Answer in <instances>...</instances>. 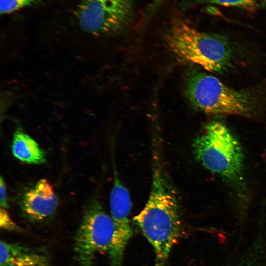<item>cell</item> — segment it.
I'll use <instances>...</instances> for the list:
<instances>
[{
  "instance_id": "obj_8",
  "label": "cell",
  "mask_w": 266,
  "mask_h": 266,
  "mask_svg": "<svg viewBox=\"0 0 266 266\" xmlns=\"http://www.w3.org/2000/svg\"><path fill=\"white\" fill-rule=\"evenodd\" d=\"M58 204L59 200L52 185L44 178L25 192L20 202L24 216L33 222H41L50 217Z\"/></svg>"
},
{
  "instance_id": "obj_4",
  "label": "cell",
  "mask_w": 266,
  "mask_h": 266,
  "mask_svg": "<svg viewBox=\"0 0 266 266\" xmlns=\"http://www.w3.org/2000/svg\"><path fill=\"white\" fill-rule=\"evenodd\" d=\"M185 93L194 106L209 114L250 116L256 104L249 93L233 89L217 77L198 71L187 77Z\"/></svg>"
},
{
  "instance_id": "obj_16",
  "label": "cell",
  "mask_w": 266,
  "mask_h": 266,
  "mask_svg": "<svg viewBox=\"0 0 266 266\" xmlns=\"http://www.w3.org/2000/svg\"><path fill=\"white\" fill-rule=\"evenodd\" d=\"M262 4L266 7V0H261Z\"/></svg>"
},
{
  "instance_id": "obj_3",
  "label": "cell",
  "mask_w": 266,
  "mask_h": 266,
  "mask_svg": "<svg viewBox=\"0 0 266 266\" xmlns=\"http://www.w3.org/2000/svg\"><path fill=\"white\" fill-rule=\"evenodd\" d=\"M168 49L178 59L212 72L230 66L232 50L221 35L199 31L181 14L170 16L164 33Z\"/></svg>"
},
{
  "instance_id": "obj_9",
  "label": "cell",
  "mask_w": 266,
  "mask_h": 266,
  "mask_svg": "<svg viewBox=\"0 0 266 266\" xmlns=\"http://www.w3.org/2000/svg\"><path fill=\"white\" fill-rule=\"evenodd\" d=\"M0 266H52L50 254L43 246L1 240Z\"/></svg>"
},
{
  "instance_id": "obj_1",
  "label": "cell",
  "mask_w": 266,
  "mask_h": 266,
  "mask_svg": "<svg viewBox=\"0 0 266 266\" xmlns=\"http://www.w3.org/2000/svg\"><path fill=\"white\" fill-rule=\"evenodd\" d=\"M193 148L197 161L225 187L235 211L244 215L252 194L245 152L240 140L224 123L213 121L195 139Z\"/></svg>"
},
{
  "instance_id": "obj_10",
  "label": "cell",
  "mask_w": 266,
  "mask_h": 266,
  "mask_svg": "<svg viewBox=\"0 0 266 266\" xmlns=\"http://www.w3.org/2000/svg\"><path fill=\"white\" fill-rule=\"evenodd\" d=\"M11 149L13 156L24 163L41 164L46 162L44 151L33 138L19 128L14 133Z\"/></svg>"
},
{
  "instance_id": "obj_14",
  "label": "cell",
  "mask_w": 266,
  "mask_h": 266,
  "mask_svg": "<svg viewBox=\"0 0 266 266\" xmlns=\"http://www.w3.org/2000/svg\"><path fill=\"white\" fill-rule=\"evenodd\" d=\"M0 207L7 209L9 207L5 183L2 176L0 178Z\"/></svg>"
},
{
  "instance_id": "obj_6",
  "label": "cell",
  "mask_w": 266,
  "mask_h": 266,
  "mask_svg": "<svg viewBox=\"0 0 266 266\" xmlns=\"http://www.w3.org/2000/svg\"><path fill=\"white\" fill-rule=\"evenodd\" d=\"M114 230L111 215L97 200L86 208L74 238L73 250L78 266H94L96 255L108 252Z\"/></svg>"
},
{
  "instance_id": "obj_12",
  "label": "cell",
  "mask_w": 266,
  "mask_h": 266,
  "mask_svg": "<svg viewBox=\"0 0 266 266\" xmlns=\"http://www.w3.org/2000/svg\"><path fill=\"white\" fill-rule=\"evenodd\" d=\"M42 0H0L1 14H7L22 8L36 5Z\"/></svg>"
},
{
  "instance_id": "obj_2",
  "label": "cell",
  "mask_w": 266,
  "mask_h": 266,
  "mask_svg": "<svg viewBox=\"0 0 266 266\" xmlns=\"http://www.w3.org/2000/svg\"><path fill=\"white\" fill-rule=\"evenodd\" d=\"M152 169L148 199L134 220L153 247L155 266H166L170 252L182 234L180 202L162 153L153 154Z\"/></svg>"
},
{
  "instance_id": "obj_11",
  "label": "cell",
  "mask_w": 266,
  "mask_h": 266,
  "mask_svg": "<svg viewBox=\"0 0 266 266\" xmlns=\"http://www.w3.org/2000/svg\"><path fill=\"white\" fill-rule=\"evenodd\" d=\"M203 3L235 7L249 12H255L259 7L257 0H191L190 2H186L183 6L189 7Z\"/></svg>"
},
{
  "instance_id": "obj_7",
  "label": "cell",
  "mask_w": 266,
  "mask_h": 266,
  "mask_svg": "<svg viewBox=\"0 0 266 266\" xmlns=\"http://www.w3.org/2000/svg\"><path fill=\"white\" fill-rule=\"evenodd\" d=\"M131 208L129 191L115 174L110 195V215L114 225L108 251L110 266H122L126 246L133 234L129 217Z\"/></svg>"
},
{
  "instance_id": "obj_13",
  "label": "cell",
  "mask_w": 266,
  "mask_h": 266,
  "mask_svg": "<svg viewBox=\"0 0 266 266\" xmlns=\"http://www.w3.org/2000/svg\"><path fill=\"white\" fill-rule=\"evenodd\" d=\"M0 226L1 229L7 231L20 232V228L12 220L6 209H0Z\"/></svg>"
},
{
  "instance_id": "obj_5",
  "label": "cell",
  "mask_w": 266,
  "mask_h": 266,
  "mask_svg": "<svg viewBox=\"0 0 266 266\" xmlns=\"http://www.w3.org/2000/svg\"><path fill=\"white\" fill-rule=\"evenodd\" d=\"M134 0H80L75 11L80 29L90 36L110 35L132 23Z\"/></svg>"
},
{
  "instance_id": "obj_15",
  "label": "cell",
  "mask_w": 266,
  "mask_h": 266,
  "mask_svg": "<svg viewBox=\"0 0 266 266\" xmlns=\"http://www.w3.org/2000/svg\"><path fill=\"white\" fill-rule=\"evenodd\" d=\"M166 0H153L148 7L146 14L148 15H151Z\"/></svg>"
}]
</instances>
